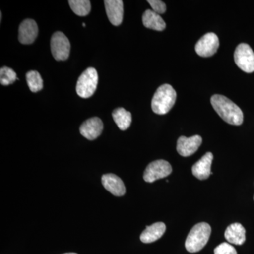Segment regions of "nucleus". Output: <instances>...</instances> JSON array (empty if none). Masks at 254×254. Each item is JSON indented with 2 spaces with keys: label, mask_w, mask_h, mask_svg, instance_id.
<instances>
[{
  "label": "nucleus",
  "mask_w": 254,
  "mask_h": 254,
  "mask_svg": "<svg viewBox=\"0 0 254 254\" xmlns=\"http://www.w3.org/2000/svg\"><path fill=\"white\" fill-rule=\"evenodd\" d=\"M210 102L215 112L227 123L236 126H240L243 123L244 115L242 110L227 97L214 95Z\"/></svg>",
  "instance_id": "obj_1"
},
{
  "label": "nucleus",
  "mask_w": 254,
  "mask_h": 254,
  "mask_svg": "<svg viewBox=\"0 0 254 254\" xmlns=\"http://www.w3.org/2000/svg\"><path fill=\"white\" fill-rule=\"evenodd\" d=\"M177 99V93L170 84L159 87L151 102V108L157 115H163L173 108Z\"/></svg>",
  "instance_id": "obj_2"
},
{
  "label": "nucleus",
  "mask_w": 254,
  "mask_h": 254,
  "mask_svg": "<svg viewBox=\"0 0 254 254\" xmlns=\"http://www.w3.org/2000/svg\"><path fill=\"white\" fill-rule=\"evenodd\" d=\"M211 234V227L206 222L196 224L191 229L185 242V247L190 253H196L203 250L208 243Z\"/></svg>",
  "instance_id": "obj_3"
},
{
  "label": "nucleus",
  "mask_w": 254,
  "mask_h": 254,
  "mask_svg": "<svg viewBox=\"0 0 254 254\" xmlns=\"http://www.w3.org/2000/svg\"><path fill=\"white\" fill-rule=\"evenodd\" d=\"M98 83V75L95 68H87L78 78L76 88V93L81 98H90L95 93Z\"/></svg>",
  "instance_id": "obj_4"
},
{
  "label": "nucleus",
  "mask_w": 254,
  "mask_h": 254,
  "mask_svg": "<svg viewBox=\"0 0 254 254\" xmlns=\"http://www.w3.org/2000/svg\"><path fill=\"white\" fill-rule=\"evenodd\" d=\"M52 55L57 61H64L68 58L71 44L67 37L62 32H56L50 41Z\"/></svg>",
  "instance_id": "obj_5"
},
{
  "label": "nucleus",
  "mask_w": 254,
  "mask_h": 254,
  "mask_svg": "<svg viewBox=\"0 0 254 254\" xmlns=\"http://www.w3.org/2000/svg\"><path fill=\"white\" fill-rule=\"evenodd\" d=\"M173 172L171 165L166 160H158L152 162L147 166L143 179L148 183H153L160 179L165 178Z\"/></svg>",
  "instance_id": "obj_6"
},
{
  "label": "nucleus",
  "mask_w": 254,
  "mask_h": 254,
  "mask_svg": "<svg viewBox=\"0 0 254 254\" xmlns=\"http://www.w3.org/2000/svg\"><path fill=\"white\" fill-rule=\"evenodd\" d=\"M235 62L239 68L247 73L254 71V53L251 47L246 43H241L235 51Z\"/></svg>",
  "instance_id": "obj_7"
},
{
  "label": "nucleus",
  "mask_w": 254,
  "mask_h": 254,
  "mask_svg": "<svg viewBox=\"0 0 254 254\" xmlns=\"http://www.w3.org/2000/svg\"><path fill=\"white\" fill-rule=\"evenodd\" d=\"M218 37L214 33H208L201 37L197 42L195 50L197 54L203 58L213 56L218 51L219 48Z\"/></svg>",
  "instance_id": "obj_8"
},
{
  "label": "nucleus",
  "mask_w": 254,
  "mask_h": 254,
  "mask_svg": "<svg viewBox=\"0 0 254 254\" xmlns=\"http://www.w3.org/2000/svg\"><path fill=\"white\" fill-rule=\"evenodd\" d=\"M202 143V138L199 135H195L190 138L181 136L177 141V150L183 157H189L194 154Z\"/></svg>",
  "instance_id": "obj_9"
},
{
  "label": "nucleus",
  "mask_w": 254,
  "mask_h": 254,
  "mask_svg": "<svg viewBox=\"0 0 254 254\" xmlns=\"http://www.w3.org/2000/svg\"><path fill=\"white\" fill-rule=\"evenodd\" d=\"M38 34V27L33 19H26L18 28V41L23 45L32 44Z\"/></svg>",
  "instance_id": "obj_10"
},
{
  "label": "nucleus",
  "mask_w": 254,
  "mask_h": 254,
  "mask_svg": "<svg viewBox=\"0 0 254 254\" xmlns=\"http://www.w3.org/2000/svg\"><path fill=\"white\" fill-rule=\"evenodd\" d=\"M104 3L110 22L114 26H120L123 20V1L121 0H105Z\"/></svg>",
  "instance_id": "obj_11"
},
{
  "label": "nucleus",
  "mask_w": 254,
  "mask_h": 254,
  "mask_svg": "<svg viewBox=\"0 0 254 254\" xmlns=\"http://www.w3.org/2000/svg\"><path fill=\"white\" fill-rule=\"evenodd\" d=\"M103 129V123L98 118L88 119L82 124L80 133L88 140H95L100 136Z\"/></svg>",
  "instance_id": "obj_12"
},
{
  "label": "nucleus",
  "mask_w": 254,
  "mask_h": 254,
  "mask_svg": "<svg viewBox=\"0 0 254 254\" xmlns=\"http://www.w3.org/2000/svg\"><path fill=\"white\" fill-rule=\"evenodd\" d=\"M213 160V153L208 152L192 167L193 176L200 180H207L211 175V165Z\"/></svg>",
  "instance_id": "obj_13"
},
{
  "label": "nucleus",
  "mask_w": 254,
  "mask_h": 254,
  "mask_svg": "<svg viewBox=\"0 0 254 254\" xmlns=\"http://www.w3.org/2000/svg\"><path fill=\"white\" fill-rule=\"evenodd\" d=\"M102 184L108 191L116 196H123L126 193V188L123 180L114 174L103 175Z\"/></svg>",
  "instance_id": "obj_14"
},
{
  "label": "nucleus",
  "mask_w": 254,
  "mask_h": 254,
  "mask_svg": "<svg viewBox=\"0 0 254 254\" xmlns=\"http://www.w3.org/2000/svg\"><path fill=\"white\" fill-rule=\"evenodd\" d=\"M166 230V226L163 222H155L150 226H147L142 232L141 241L145 244L152 243L161 238Z\"/></svg>",
  "instance_id": "obj_15"
},
{
  "label": "nucleus",
  "mask_w": 254,
  "mask_h": 254,
  "mask_svg": "<svg viewBox=\"0 0 254 254\" xmlns=\"http://www.w3.org/2000/svg\"><path fill=\"white\" fill-rule=\"evenodd\" d=\"M225 237L230 244L242 245L246 241L245 228L240 223L232 224L225 230Z\"/></svg>",
  "instance_id": "obj_16"
},
{
  "label": "nucleus",
  "mask_w": 254,
  "mask_h": 254,
  "mask_svg": "<svg viewBox=\"0 0 254 254\" xmlns=\"http://www.w3.org/2000/svg\"><path fill=\"white\" fill-rule=\"evenodd\" d=\"M142 20L145 27L150 29L162 31L166 28V23L163 18L153 10H146L143 14Z\"/></svg>",
  "instance_id": "obj_17"
},
{
  "label": "nucleus",
  "mask_w": 254,
  "mask_h": 254,
  "mask_svg": "<svg viewBox=\"0 0 254 254\" xmlns=\"http://www.w3.org/2000/svg\"><path fill=\"white\" fill-rule=\"evenodd\" d=\"M114 121L118 125L119 128L125 131L129 128L132 121L131 114L123 108L114 110L113 113Z\"/></svg>",
  "instance_id": "obj_18"
},
{
  "label": "nucleus",
  "mask_w": 254,
  "mask_h": 254,
  "mask_svg": "<svg viewBox=\"0 0 254 254\" xmlns=\"http://www.w3.org/2000/svg\"><path fill=\"white\" fill-rule=\"evenodd\" d=\"M68 4L73 12L79 16H87L91 11V1L88 0H69Z\"/></svg>",
  "instance_id": "obj_19"
},
{
  "label": "nucleus",
  "mask_w": 254,
  "mask_h": 254,
  "mask_svg": "<svg viewBox=\"0 0 254 254\" xmlns=\"http://www.w3.org/2000/svg\"><path fill=\"white\" fill-rule=\"evenodd\" d=\"M26 81L29 89L33 93L41 91L43 88V81L41 75L37 71H30L26 73Z\"/></svg>",
  "instance_id": "obj_20"
},
{
  "label": "nucleus",
  "mask_w": 254,
  "mask_h": 254,
  "mask_svg": "<svg viewBox=\"0 0 254 254\" xmlns=\"http://www.w3.org/2000/svg\"><path fill=\"white\" fill-rule=\"evenodd\" d=\"M17 78L16 72L11 68L3 66L0 69V83L3 86H8L14 83Z\"/></svg>",
  "instance_id": "obj_21"
},
{
  "label": "nucleus",
  "mask_w": 254,
  "mask_h": 254,
  "mask_svg": "<svg viewBox=\"0 0 254 254\" xmlns=\"http://www.w3.org/2000/svg\"><path fill=\"white\" fill-rule=\"evenodd\" d=\"M215 254H237L235 247L229 243L224 242L221 245H218L214 250Z\"/></svg>",
  "instance_id": "obj_22"
},
{
  "label": "nucleus",
  "mask_w": 254,
  "mask_h": 254,
  "mask_svg": "<svg viewBox=\"0 0 254 254\" xmlns=\"http://www.w3.org/2000/svg\"><path fill=\"white\" fill-rule=\"evenodd\" d=\"M148 2L149 3L153 11L158 14H164L166 11V5L160 0H148Z\"/></svg>",
  "instance_id": "obj_23"
},
{
  "label": "nucleus",
  "mask_w": 254,
  "mask_h": 254,
  "mask_svg": "<svg viewBox=\"0 0 254 254\" xmlns=\"http://www.w3.org/2000/svg\"><path fill=\"white\" fill-rule=\"evenodd\" d=\"M1 17H2V14H1V12H0V20L1 21Z\"/></svg>",
  "instance_id": "obj_24"
},
{
  "label": "nucleus",
  "mask_w": 254,
  "mask_h": 254,
  "mask_svg": "<svg viewBox=\"0 0 254 254\" xmlns=\"http://www.w3.org/2000/svg\"><path fill=\"white\" fill-rule=\"evenodd\" d=\"M83 27H86V23H83Z\"/></svg>",
  "instance_id": "obj_25"
},
{
  "label": "nucleus",
  "mask_w": 254,
  "mask_h": 254,
  "mask_svg": "<svg viewBox=\"0 0 254 254\" xmlns=\"http://www.w3.org/2000/svg\"><path fill=\"white\" fill-rule=\"evenodd\" d=\"M77 254L76 253H67V254Z\"/></svg>",
  "instance_id": "obj_26"
},
{
  "label": "nucleus",
  "mask_w": 254,
  "mask_h": 254,
  "mask_svg": "<svg viewBox=\"0 0 254 254\" xmlns=\"http://www.w3.org/2000/svg\"></svg>",
  "instance_id": "obj_27"
}]
</instances>
